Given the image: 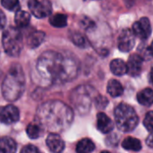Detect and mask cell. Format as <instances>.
I'll return each mask as SVG.
<instances>
[{"label": "cell", "instance_id": "ffe728a7", "mask_svg": "<svg viewBox=\"0 0 153 153\" xmlns=\"http://www.w3.org/2000/svg\"><path fill=\"white\" fill-rule=\"evenodd\" d=\"M14 21H15V24L19 28H24L27 25H29L30 21V15L28 12L20 10L16 13Z\"/></svg>", "mask_w": 153, "mask_h": 153}, {"label": "cell", "instance_id": "603a6c76", "mask_svg": "<svg viewBox=\"0 0 153 153\" xmlns=\"http://www.w3.org/2000/svg\"><path fill=\"white\" fill-rule=\"evenodd\" d=\"M1 4L7 10L11 11V12H18L20 11L21 5H20V2L17 0H2L1 1Z\"/></svg>", "mask_w": 153, "mask_h": 153}, {"label": "cell", "instance_id": "7c38bea8", "mask_svg": "<svg viewBox=\"0 0 153 153\" xmlns=\"http://www.w3.org/2000/svg\"><path fill=\"white\" fill-rule=\"evenodd\" d=\"M97 128L102 134H108L113 130L114 124L105 113L100 112L97 115Z\"/></svg>", "mask_w": 153, "mask_h": 153}, {"label": "cell", "instance_id": "6da1fadb", "mask_svg": "<svg viewBox=\"0 0 153 153\" xmlns=\"http://www.w3.org/2000/svg\"><path fill=\"white\" fill-rule=\"evenodd\" d=\"M42 84L64 82L75 75L76 65L73 59L55 51H46L38 58L35 67Z\"/></svg>", "mask_w": 153, "mask_h": 153}, {"label": "cell", "instance_id": "83f0119b", "mask_svg": "<svg viewBox=\"0 0 153 153\" xmlns=\"http://www.w3.org/2000/svg\"><path fill=\"white\" fill-rule=\"evenodd\" d=\"M146 144L150 147V148H152L153 149V133H151L150 135L148 136L147 140H146Z\"/></svg>", "mask_w": 153, "mask_h": 153}, {"label": "cell", "instance_id": "8992f818", "mask_svg": "<svg viewBox=\"0 0 153 153\" xmlns=\"http://www.w3.org/2000/svg\"><path fill=\"white\" fill-rule=\"evenodd\" d=\"M28 5L31 13L37 18H45L52 12V4L48 0H30Z\"/></svg>", "mask_w": 153, "mask_h": 153}, {"label": "cell", "instance_id": "5bb4252c", "mask_svg": "<svg viewBox=\"0 0 153 153\" xmlns=\"http://www.w3.org/2000/svg\"><path fill=\"white\" fill-rule=\"evenodd\" d=\"M17 145L10 137L0 138V153H15Z\"/></svg>", "mask_w": 153, "mask_h": 153}, {"label": "cell", "instance_id": "d6986e66", "mask_svg": "<svg viewBox=\"0 0 153 153\" xmlns=\"http://www.w3.org/2000/svg\"><path fill=\"white\" fill-rule=\"evenodd\" d=\"M122 147L126 151L139 152L142 149V143L140 140L134 137H127L122 143Z\"/></svg>", "mask_w": 153, "mask_h": 153}, {"label": "cell", "instance_id": "ba28073f", "mask_svg": "<svg viewBox=\"0 0 153 153\" xmlns=\"http://www.w3.org/2000/svg\"><path fill=\"white\" fill-rule=\"evenodd\" d=\"M132 30L134 36H137L139 39L143 40L147 39L152 34V25L150 20L146 17L141 18L134 23Z\"/></svg>", "mask_w": 153, "mask_h": 153}, {"label": "cell", "instance_id": "484cf974", "mask_svg": "<svg viewBox=\"0 0 153 153\" xmlns=\"http://www.w3.org/2000/svg\"><path fill=\"white\" fill-rule=\"evenodd\" d=\"M21 153H41L39 150L33 145H26L22 148Z\"/></svg>", "mask_w": 153, "mask_h": 153}, {"label": "cell", "instance_id": "9a60e30c", "mask_svg": "<svg viewBox=\"0 0 153 153\" xmlns=\"http://www.w3.org/2000/svg\"><path fill=\"white\" fill-rule=\"evenodd\" d=\"M110 70L115 75L121 76L127 73V65L122 59H114L110 63Z\"/></svg>", "mask_w": 153, "mask_h": 153}, {"label": "cell", "instance_id": "8fae6325", "mask_svg": "<svg viewBox=\"0 0 153 153\" xmlns=\"http://www.w3.org/2000/svg\"><path fill=\"white\" fill-rule=\"evenodd\" d=\"M46 143L48 149L54 153H61L65 149V142L57 134L55 133H51L48 135Z\"/></svg>", "mask_w": 153, "mask_h": 153}, {"label": "cell", "instance_id": "f546056e", "mask_svg": "<svg viewBox=\"0 0 153 153\" xmlns=\"http://www.w3.org/2000/svg\"><path fill=\"white\" fill-rule=\"evenodd\" d=\"M150 82H152V84H153V66L151 70V73H150Z\"/></svg>", "mask_w": 153, "mask_h": 153}, {"label": "cell", "instance_id": "4dcf8cb0", "mask_svg": "<svg viewBox=\"0 0 153 153\" xmlns=\"http://www.w3.org/2000/svg\"><path fill=\"white\" fill-rule=\"evenodd\" d=\"M100 153H110V152H106V151H105V152H100Z\"/></svg>", "mask_w": 153, "mask_h": 153}, {"label": "cell", "instance_id": "cb8c5ba5", "mask_svg": "<svg viewBox=\"0 0 153 153\" xmlns=\"http://www.w3.org/2000/svg\"><path fill=\"white\" fill-rule=\"evenodd\" d=\"M143 125L150 133H153V111H149L146 114L143 120Z\"/></svg>", "mask_w": 153, "mask_h": 153}, {"label": "cell", "instance_id": "f1b7e54d", "mask_svg": "<svg viewBox=\"0 0 153 153\" xmlns=\"http://www.w3.org/2000/svg\"><path fill=\"white\" fill-rule=\"evenodd\" d=\"M148 53H149V55H150L151 56H152L153 57V41L152 42L151 46L148 48Z\"/></svg>", "mask_w": 153, "mask_h": 153}, {"label": "cell", "instance_id": "e0dca14e", "mask_svg": "<svg viewBox=\"0 0 153 153\" xmlns=\"http://www.w3.org/2000/svg\"><path fill=\"white\" fill-rule=\"evenodd\" d=\"M75 150L77 153H91L95 150V144L91 139L84 138L78 142Z\"/></svg>", "mask_w": 153, "mask_h": 153}, {"label": "cell", "instance_id": "7a4b0ae2", "mask_svg": "<svg viewBox=\"0 0 153 153\" xmlns=\"http://www.w3.org/2000/svg\"><path fill=\"white\" fill-rule=\"evenodd\" d=\"M37 119L41 127L56 134L69 127L73 121V112L63 102L53 100L46 102L39 108Z\"/></svg>", "mask_w": 153, "mask_h": 153}, {"label": "cell", "instance_id": "30bf717a", "mask_svg": "<svg viewBox=\"0 0 153 153\" xmlns=\"http://www.w3.org/2000/svg\"><path fill=\"white\" fill-rule=\"evenodd\" d=\"M127 74H129L131 76L136 77L138 76L142 70L143 65V57L138 54H133L127 62Z\"/></svg>", "mask_w": 153, "mask_h": 153}, {"label": "cell", "instance_id": "44dd1931", "mask_svg": "<svg viewBox=\"0 0 153 153\" xmlns=\"http://www.w3.org/2000/svg\"><path fill=\"white\" fill-rule=\"evenodd\" d=\"M49 22L52 26L56 28H63L67 25V16L63 13H56L51 15Z\"/></svg>", "mask_w": 153, "mask_h": 153}, {"label": "cell", "instance_id": "7402d4cb", "mask_svg": "<svg viewBox=\"0 0 153 153\" xmlns=\"http://www.w3.org/2000/svg\"><path fill=\"white\" fill-rule=\"evenodd\" d=\"M26 133L30 139H37L41 134V126L38 123H30L26 128Z\"/></svg>", "mask_w": 153, "mask_h": 153}, {"label": "cell", "instance_id": "2e32d148", "mask_svg": "<svg viewBox=\"0 0 153 153\" xmlns=\"http://www.w3.org/2000/svg\"><path fill=\"white\" fill-rule=\"evenodd\" d=\"M137 100L143 106H151L153 104V90L147 88L137 94Z\"/></svg>", "mask_w": 153, "mask_h": 153}, {"label": "cell", "instance_id": "ac0fdd59", "mask_svg": "<svg viewBox=\"0 0 153 153\" xmlns=\"http://www.w3.org/2000/svg\"><path fill=\"white\" fill-rule=\"evenodd\" d=\"M108 93L112 97H119L124 92V88L122 84L117 80H110L107 86Z\"/></svg>", "mask_w": 153, "mask_h": 153}, {"label": "cell", "instance_id": "52a82bcc", "mask_svg": "<svg viewBox=\"0 0 153 153\" xmlns=\"http://www.w3.org/2000/svg\"><path fill=\"white\" fill-rule=\"evenodd\" d=\"M20 118L19 109L13 105H6L0 107V122L4 125H12L16 123Z\"/></svg>", "mask_w": 153, "mask_h": 153}, {"label": "cell", "instance_id": "3957f363", "mask_svg": "<svg viewBox=\"0 0 153 153\" xmlns=\"http://www.w3.org/2000/svg\"><path fill=\"white\" fill-rule=\"evenodd\" d=\"M25 88V76L22 67L18 65H13L7 73L2 83V93L4 98L10 101H16L23 93Z\"/></svg>", "mask_w": 153, "mask_h": 153}, {"label": "cell", "instance_id": "9c48e42d", "mask_svg": "<svg viewBox=\"0 0 153 153\" xmlns=\"http://www.w3.org/2000/svg\"><path fill=\"white\" fill-rule=\"evenodd\" d=\"M135 43V36L129 29L123 30L117 39V47L122 52H129L133 49Z\"/></svg>", "mask_w": 153, "mask_h": 153}, {"label": "cell", "instance_id": "d4e9b609", "mask_svg": "<svg viewBox=\"0 0 153 153\" xmlns=\"http://www.w3.org/2000/svg\"><path fill=\"white\" fill-rule=\"evenodd\" d=\"M72 40L76 46H78L80 48H84L86 46V40L84 39V37L82 35H81L80 33H74L72 36Z\"/></svg>", "mask_w": 153, "mask_h": 153}, {"label": "cell", "instance_id": "5b68a950", "mask_svg": "<svg viewBox=\"0 0 153 153\" xmlns=\"http://www.w3.org/2000/svg\"><path fill=\"white\" fill-rule=\"evenodd\" d=\"M3 48L11 56H18L23 48V39L19 29L10 26L3 33Z\"/></svg>", "mask_w": 153, "mask_h": 153}, {"label": "cell", "instance_id": "277c9868", "mask_svg": "<svg viewBox=\"0 0 153 153\" xmlns=\"http://www.w3.org/2000/svg\"><path fill=\"white\" fill-rule=\"evenodd\" d=\"M115 121L120 131L128 133L137 126L139 118L133 107L121 103L115 109Z\"/></svg>", "mask_w": 153, "mask_h": 153}, {"label": "cell", "instance_id": "4316f807", "mask_svg": "<svg viewBox=\"0 0 153 153\" xmlns=\"http://www.w3.org/2000/svg\"><path fill=\"white\" fill-rule=\"evenodd\" d=\"M6 24V17L4 13L0 9V30L4 29Z\"/></svg>", "mask_w": 153, "mask_h": 153}, {"label": "cell", "instance_id": "4fadbf2b", "mask_svg": "<svg viewBox=\"0 0 153 153\" xmlns=\"http://www.w3.org/2000/svg\"><path fill=\"white\" fill-rule=\"evenodd\" d=\"M44 39H45V33L43 31L35 30L29 35L27 39V45L30 48H38L43 42Z\"/></svg>", "mask_w": 153, "mask_h": 153}]
</instances>
